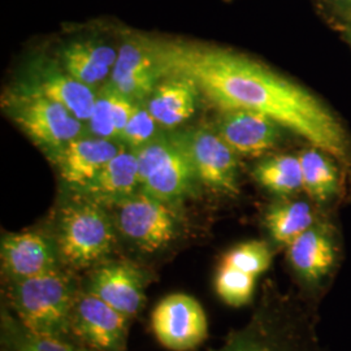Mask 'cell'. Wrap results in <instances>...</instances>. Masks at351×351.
<instances>
[{
	"label": "cell",
	"mask_w": 351,
	"mask_h": 351,
	"mask_svg": "<svg viewBox=\"0 0 351 351\" xmlns=\"http://www.w3.org/2000/svg\"><path fill=\"white\" fill-rule=\"evenodd\" d=\"M158 69L185 75L221 111L262 113L308 141L314 147L346 162L342 126L310 91L236 51L182 40L151 39Z\"/></svg>",
	"instance_id": "6da1fadb"
},
{
	"label": "cell",
	"mask_w": 351,
	"mask_h": 351,
	"mask_svg": "<svg viewBox=\"0 0 351 351\" xmlns=\"http://www.w3.org/2000/svg\"><path fill=\"white\" fill-rule=\"evenodd\" d=\"M81 290V275L63 267L40 276L3 284L1 302L29 333L72 339V315Z\"/></svg>",
	"instance_id": "7a4b0ae2"
},
{
	"label": "cell",
	"mask_w": 351,
	"mask_h": 351,
	"mask_svg": "<svg viewBox=\"0 0 351 351\" xmlns=\"http://www.w3.org/2000/svg\"><path fill=\"white\" fill-rule=\"evenodd\" d=\"M51 232L64 267L80 275L113 258L120 243L111 210L75 193L59 206Z\"/></svg>",
	"instance_id": "3957f363"
},
{
	"label": "cell",
	"mask_w": 351,
	"mask_h": 351,
	"mask_svg": "<svg viewBox=\"0 0 351 351\" xmlns=\"http://www.w3.org/2000/svg\"><path fill=\"white\" fill-rule=\"evenodd\" d=\"M208 351H316V346L297 302L268 282L249 323Z\"/></svg>",
	"instance_id": "277c9868"
},
{
	"label": "cell",
	"mask_w": 351,
	"mask_h": 351,
	"mask_svg": "<svg viewBox=\"0 0 351 351\" xmlns=\"http://www.w3.org/2000/svg\"><path fill=\"white\" fill-rule=\"evenodd\" d=\"M178 206L138 190L108 208L112 213L119 241H124L138 256V263L149 267V261L160 258L171 250L182 236L184 224Z\"/></svg>",
	"instance_id": "5b68a950"
},
{
	"label": "cell",
	"mask_w": 351,
	"mask_h": 351,
	"mask_svg": "<svg viewBox=\"0 0 351 351\" xmlns=\"http://www.w3.org/2000/svg\"><path fill=\"white\" fill-rule=\"evenodd\" d=\"M142 191L180 204L199 184L184 134H158L136 150Z\"/></svg>",
	"instance_id": "8992f818"
},
{
	"label": "cell",
	"mask_w": 351,
	"mask_h": 351,
	"mask_svg": "<svg viewBox=\"0 0 351 351\" xmlns=\"http://www.w3.org/2000/svg\"><path fill=\"white\" fill-rule=\"evenodd\" d=\"M7 108L26 136L52 158L72 141L85 136V123L62 104L34 93L14 88L7 98Z\"/></svg>",
	"instance_id": "52a82bcc"
},
{
	"label": "cell",
	"mask_w": 351,
	"mask_h": 351,
	"mask_svg": "<svg viewBox=\"0 0 351 351\" xmlns=\"http://www.w3.org/2000/svg\"><path fill=\"white\" fill-rule=\"evenodd\" d=\"M154 278L151 268L143 264L130 258H111L82 274L81 285L133 320L145 307L146 289Z\"/></svg>",
	"instance_id": "ba28073f"
},
{
	"label": "cell",
	"mask_w": 351,
	"mask_h": 351,
	"mask_svg": "<svg viewBox=\"0 0 351 351\" xmlns=\"http://www.w3.org/2000/svg\"><path fill=\"white\" fill-rule=\"evenodd\" d=\"M151 329L169 351L197 350L208 337V322L197 298L173 293L159 302L150 316Z\"/></svg>",
	"instance_id": "9c48e42d"
},
{
	"label": "cell",
	"mask_w": 351,
	"mask_h": 351,
	"mask_svg": "<svg viewBox=\"0 0 351 351\" xmlns=\"http://www.w3.org/2000/svg\"><path fill=\"white\" fill-rule=\"evenodd\" d=\"M0 263L3 284L40 276L64 267L51 229L40 228L4 233Z\"/></svg>",
	"instance_id": "30bf717a"
},
{
	"label": "cell",
	"mask_w": 351,
	"mask_h": 351,
	"mask_svg": "<svg viewBox=\"0 0 351 351\" xmlns=\"http://www.w3.org/2000/svg\"><path fill=\"white\" fill-rule=\"evenodd\" d=\"M130 319L98 297L81 290L72 315L71 336L95 351H129Z\"/></svg>",
	"instance_id": "8fae6325"
},
{
	"label": "cell",
	"mask_w": 351,
	"mask_h": 351,
	"mask_svg": "<svg viewBox=\"0 0 351 351\" xmlns=\"http://www.w3.org/2000/svg\"><path fill=\"white\" fill-rule=\"evenodd\" d=\"M199 184L215 193L236 197L239 194V160L216 130L195 128L184 133Z\"/></svg>",
	"instance_id": "7c38bea8"
},
{
	"label": "cell",
	"mask_w": 351,
	"mask_h": 351,
	"mask_svg": "<svg viewBox=\"0 0 351 351\" xmlns=\"http://www.w3.org/2000/svg\"><path fill=\"white\" fill-rule=\"evenodd\" d=\"M16 88L34 93L62 104L82 123H88L97 99L94 88L66 73L62 65L49 60H37L33 64L27 71L25 80Z\"/></svg>",
	"instance_id": "4fadbf2b"
},
{
	"label": "cell",
	"mask_w": 351,
	"mask_h": 351,
	"mask_svg": "<svg viewBox=\"0 0 351 351\" xmlns=\"http://www.w3.org/2000/svg\"><path fill=\"white\" fill-rule=\"evenodd\" d=\"M124 147L114 139L84 136L66 145L53 159L68 191L81 193Z\"/></svg>",
	"instance_id": "5bb4252c"
},
{
	"label": "cell",
	"mask_w": 351,
	"mask_h": 351,
	"mask_svg": "<svg viewBox=\"0 0 351 351\" xmlns=\"http://www.w3.org/2000/svg\"><path fill=\"white\" fill-rule=\"evenodd\" d=\"M288 262L306 289H317L335 269L337 246L326 228L313 226L288 246Z\"/></svg>",
	"instance_id": "9a60e30c"
},
{
	"label": "cell",
	"mask_w": 351,
	"mask_h": 351,
	"mask_svg": "<svg viewBox=\"0 0 351 351\" xmlns=\"http://www.w3.org/2000/svg\"><path fill=\"white\" fill-rule=\"evenodd\" d=\"M216 132L237 155L258 156L276 146L281 128L262 113L233 110L221 111Z\"/></svg>",
	"instance_id": "2e32d148"
},
{
	"label": "cell",
	"mask_w": 351,
	"mask_h": 351,
	"mask_svg": "<svg viewBox=\"0 0 351 351\" xmlns=\"http://www.w3.org/2000/svg\"><path fill=\"white\" fill-rule=\"evenodd\" d=\"M197 85L185 75H164L147 99V110L164 129L184 124L197 111Z\"/></svg>",
	"instance_id": "e0dca14e"
},
{
	"label": "cell",
	"mask_w": 351,
	"mask_h": 351,
	"mask_svg": "<svg viewBox=\"0 0 351 351\" xmlns=\"http://www.w3.org/2000/svg\"><path fill=\"white\" fill-rule=\"evenodd\" d=\"M119 51L97 39H77L60 51V65L66 73L91 88L112 75Z\"/></svg>",
	"instance_id": "ac0fdd59"
},
{
	"label": "cell",
	"mask_w": 351,
	"mask_h": 351,
	"mask_svg": "<svg viewBox=\"0 0 351 351\" xmlns=\"http://www.w3.org/2000/svg\"><path fill=\"white\" fill-rule=\"evenodd\" d=\"M141 189L137 152L124 147L106 164L97 178L81 193L94 201L110 207L116 202L123 201Z\"/></svg>",
	"instance_id": "d6986e66"
},
{
	"label": "cell",
	"mask_w": 351,
	"mask_h": 351,
	"mask_svg": "<svg viewBox=\"0 0 351 351\" xmlns=\"http://www.w3.org/2000/svg\"><path fill=\"white\" fill-rule=\"evenodd\" d=\"M264 224L275 243L287 246L315 224L313 207L303 201L281 198L268 207Z\"/></svg>",
	"instance_id": "ffe728a7"
},
{
	"label": "cell",
	"mask_w": 351,
	"mask_h": 351,
	"mask_svg": "<svg viewBox=\"0 0 351 351\" xmlns=\"http://www.w3.org/2000/svg\"><path fill=\"white\" fill-rule=\"evenodd\" d=\"M252 176L261 186L280 198H289L304 190L298 156L278 155L268 158L254 168Z\"/></svg>",
	"instance_id": "44dd1931"
},
{
	"label": "cell",
	"mask_w": 351,
	"mask_h": 351,
	"mask_svg": "<svg viewBox=\"0 0 351 351\" xmlns=\"http://www.w3.org/2000/svg\"><path fill=\"white\" fill-rule=\"evenodd\" d=\"M301 162L303 189L317 203L330 201L339 191V172L336 165L319 149L304 150L298 156Z\"/></svg>",
	"instance_id": "7402d4cb"
},
{
	"label": "cell",
	"mask_w": 351,
	"mask_h": 351,
	"mask_svg": "<svg viewBox=\"0 0 351 351\" xmlns=\"http://www.w3.org/2000/svg\"><path fill=\"white\" fill-rule=\"evenodd\" d=\"M256 280V277L237 268L219 263L213 276V289L216 295L228 306L243 307L254 300Z\"/></svg>",
	"instance_id": "603a6c76"
},
{
	"label": "cell",
	"mask_w": 351,
	"mask_h": 351,
	"mask_svg": "<svg viewBox=\"0 0 351 351\" xmlns=\"http://www.w3.org/2000/svg\"><path fill=\"white\" fill-rule=\"evenodd\" d=\"M274 252L265 241L251 239L233 246L223 255L220 263L237 268L251 276H262L272 264Z\"/></svg>",
	"instance_id": "cb8c5ba5"
},
{
	"label": "cell",
	"mask_w": 351,
	"mask_h": 351,
	"mask_svg": "<svg viewBox=\"0 0 351 351\" xmlns=\"http://www.w3.org/2000/svg\"><path fill=\"white\" fill-rule=\"evenodd\" d=\"M158 121L151 114L147 107L139 106L136 113L132 116L124 130L121 132L119 142L126 147L137 150L158 136Z\"/></svg>",
	"instance_id": "d4e9b609"
},
{
	"label": "cell",
	"mask_w": 351,
	"mask_h": 351,
	"mask_svg": "<svg viewBox=\"0 0 351 351\" xmlns=\"http://www.w3.org/2000/svg\"><path fill=\"white\" fill-rule=\"evenodd\" d=\"M88 124L93 136L99 138L119 141L114 119H113L111 94L104 86L97 94L95 104Z\"/></svg>",
	"instance_id": "484cf974"
},
{
	"label": "cell",
	"mask_w": 351,
	"mask_h": 351,
	"mask_svg": "<svg viewBox=\"0 0 351 351\" xmlns=\"http://www.w3.org/2000/svg\"><path fill=\"white\" fill-rule=\"evenodd\" d=\"M337 12L343 16L345 25L351 23V0H326Z\"/></svg>",
	"instance_id": "4316f807"
},
{
	"label": "cell",
	"mask_w": 351,
	"mask_h": 351,
	"mask_svg": "<svg viewBox=\"0 0 351 351\" xmlns=\"http://www.w3.org/2000/svg\"><path fill=\"white\" fill-rule=\"evenodd\" d=\"M346 32H348V36H349V38H350L351 40V23H349V24H346Z\"/></svg>",
	"instance_id": "83f0119b"
}]
</instances>
